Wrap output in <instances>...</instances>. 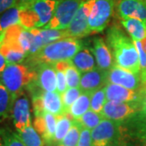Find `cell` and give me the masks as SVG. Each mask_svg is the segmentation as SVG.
<instances>
[{
	"label": "cell",
	"mask_w": 146,
	"mask_h": 146,
	"mask_svg": "<svg viewBox=\"0 0 146 146\" xmlns=\"http://www.w3.org/2000/svg\"><path fill=\"white\" fill-rule=\"evenodd\" d=\"M107 42L113 52L115 66L136 75L141 74L139 54L133 40L126 36L119 27L114 25L108 30Z\"/></svg>",
	"instance_id": "6da1fadb"
},
{
	"label": "cell",
	"mask_w": 146,
	"mask_h": 146,
	"mask_svg": "<svg viewBox=\"0 0 146 146\" xmlns=\"http://www.w3.org/2000/svg\"><path fill=\"white\" fill-rule=\"evenodd\" d=\"M82 44L77 39L65 38L42 47L38 51L29 56L33 65L54 63L70 60L81 50Z\"/></svg>",
	"instance_id": "7a4b0ae2"
},
{
	"label": "cell",
	"mask_w": 146,
	"mask_h": 146,
	"mask_svg": "<svg viewBox=\"0 0 146 146\" xmlns=\"http://www.w3.org/2000/svg\"><path fill=\"white\" fill-rule=\"evenodd\" d=\"M57 3L56 0H36L20 7L21 25L26 29L44 28L51 21Z\"/></svg>",
	"instance_id": "3957f363"
},
{
	"label": "cell",
	"mask_w": 146,
	"mask_h": 146,
	"mask_svg": "<svg viewBox=\"0 0 146 146\" xmlns=\"http://www.w3.org/2000/svg\"><path fill=\"white\" fill-rule=\"evenodd\" d=\"M36 77V73L26 65L21 63H7L0 75V81L11 94L13 99L23 89L29 85Z\"/></svg>",
	"instance_id": "277c9868"
},
{
	"label": "cell",
	"mask_w": 146,
	"mask_h": 146,
	"mask_svg": "<svg viewBox=\"0 0 146 146\" xmlns=\"http://www.w3.org/2000/svg\"><path fill=\"white\" fill-rule=\"evenodd\" d=\"M85 0H59L51 21L43 29H67L77 11Z\"/></svg>",
	"instance_id": "5b68a950"
},
{
	"label": "cell",
	"mask_w": 146,
	"mask_h": 146,
	"mask_svg": "<svg viewBox=\"0 0 146 146\" xmlns=\"http://www.w3.org/2000/svg\"><path fill=\"white\" fill-rule=\"evenodd\" d=\"M115 0H95L89 18L90 33H98L107 26L114 11Z\"/></svg>",
	"instance_id": "8992f818"
},
{
	"label": "cell",
	"mask_w": 146,
	"mask_h": 146,
	"mask_svg": "<svg viewBox=\"0 0 146 146\" xmlns=\"http://www.w3.org/2000/svg\"><path fill=\"white\" fill-rule=\"evenodd\" d=\"M94 146H117L119 138V122L104 119L91 131Z\"/></svg>",
	"instance_id": "52a82bcc"
},
{
	"label": "cell",
	"mask_w": 146,
	"mask_h": 146,
	"mask_svg": "<svg viewBox=\"0 0 146 146\" xmlns=\"http://www.w3.org/2000/svg\"><path fill=\"white\" fill-rule=\"evenodd\" d=\"M95 0H85L75 15L71 24L66 30L69 38H81L90 34L89 18Z\"/></svg>",
	"instance_id": "ba28073f"
},
{
	"label": "cell",
	"mask_w": 146,
	"mask_h": 146,
	"mask_svg": "<svg viewBox=\"0 0 146 146\" xmlns=\"http://www.w3.org/2000/svg\"><path fill=\"white\" fill-rule=\"evenodd\" d=\"M141 109L140 101L133 102H117L108 101L104 105L101 115L107 119L123 122L136 115Z\"/></svg>",
	"instance_id": "9c48e42d"
},
{
	"label": "cell",
	"mask_w": 146,
	"mask_h": 146,
	"mask_svg": "<svg viewBox=\"0 0 146 146\" xmlns=\"http://www.w3.org/2000/svg\"><path fill=\"white\" fill-rule=\"evenodd\" d=\"M11 114L16 131L23 130L28 126L31 125L29 102L26 95L23 92L14 98Z\"/></svg>",
	"instance_id": "30bf717a"
},
{
	"label": "cell",
	"mask_w": 146,
	"mask_h": 146,
	"mask_svg": "<svg viewBox=\"0 0 146 146\" xmlns=\"http://www.w3.org/2000/svg\"><path fill=\"white\" fill-rule=\"evenodd\" d=\"M108 71L96 68L87 72L82 73L80 82V89L82 92L93 94L102 89L108 84Z\"/></svg>",
	"instance_id": "8fae6325"
},
{
	"label": "cell",
	"mask_w": 146,
	"mask_h": 146,
	"mask_svg": "<svg viewBox=\"0 0 146 146\" xmlns=\"http://www.w3.org/2000/svg\"><path fill=\"white\" fill-rule=\"evenodd\" d=\"M108 84H119L131 90L139 89L141 83V76L114 65L108 71Z\"/></svg>",
	"instance_id": "7c38bea8"
},
{
	"label": "cell",
	"mask_w": 146,
	"mask_h": 146,
	"mask_svg": "<svg viewBox=\"0 0 146 146\" xmlns=\"http://www.w3.org/2000/svg\"><path fill=\"white\" fill-rule=\"evenodd\" d=\"M36 69V77L34 80L36 85L46 92H55L57 89V76L54 64H38Z\"/></svg>",
	"instance_id": "4fadbf2b"
},
{
	"label": "cell",
	"mask_w": 146,
	"mask_h": 146,
	"mask_svg": "<svg viewBox=\"0 0 146 146\" xmlns=\"http://www.w3.org/2000/svg\"><path fill=\"white\" fill-rule=\"evenodd\" d=\"M118 12L122 20L136 18L146 21V2L145 0H119Z\"/></svg>",
	"instance_id": "5bb4252c"
},
{
	"label": "cell",
	"mask_w": 146,
	"mask_h": 146,
	"mask_svg": "<svg viewBox=\"0 0 146 146\" xmlns=\"http://www.w3.org/2000/svg\"><path fill=\"white\" fill-rule=\"evenodd\" d=\"M106 95L107 102H133L140 101V93L128 89L119 84H107L106 86ZM141 102V101H140Z\"/></svg>",
	"instance_id": "9a60e30c"
},
{
	"label": "cell",
	"mask_w": 146,
	"mask_h": 146,
	"mask_svg": "<svg viewBox=\"0 0 146 146\" xmlns=\"http://www.w3.org/2000/svg\"><path fill=\"white\" fill-rule=\"evenodd\" d=\"M93 52L99 68L105 71H109L113 67L112 54L108 46L102 38L94 39Z\"/></svg>",
	"instance_id": "2e32d148"
},
{
	"label": "cell",
	"mask_w": 146,
	"mask_h": 146,
	"mask_svg": "<svg viewBox=\"0 0 146 146\" xmlns=\"http://www.w3.org/2000/svg\"><path fill=\"white\" fill-rule=\"evenodd\" d=\"M123 26L133 41H143L146 38V21L136 18H126L121 21Z\"/></svg>",
	"instance_id": "e0dca14e"
},
{
	"label": "cell",
	"mask_w": 146,
	"mask_h": 146,
	"mask_svg": "<svg viewBox=\"0 0 146 146\" xmlns=\"http://www.w3.org/2000/svg\"><path fill=\"white\" fill-rule=\"evenodd\" d=\"M73 66L77 68L80 73L87 72L96 68V63L94 55L91 54L89 49L80 50L71 59Z\"/></svg>",
	"instance_id": "ac0fdd59"
},
{
	"label": "cell",
	"mask_w": 146,
	"mask_h": 146,
	"mask_svg": "<svg viewBox=\"0 0 146 146\" xmlns=\"http://www.w3.org/2000/svg\"><path fill=\"white\" fill-rule=\"evenodd\" d=\"M42 99L45 111L51 113L54 115L63 114V106L61 95L55 92H46L44 91L42 94Z\"/></svg>",
	"instance_id": "d6986e66"
},
{
	"label": "cell",
	"mask_w": 146,
	"mask_h": 146,
	"mask_svg": "<svg viewBox=\"0 0 146 146\" xmlns=\"http://www.w3.org/2000/svg\"><path fill=\"white\" fill-rule=\"evenodd\" d=\"M56 120L57 123L54 142L59 145L63 140V138L68 134L74 119L69 113H63L62 115H57Z\"/></svg>",
	"instance_id": "ffe728a7"
},
{
	"label": "cell",
	"mask_w": 146,
	"mask_h": 146,
	"mask_svg": "<svg viewBox=\"0 0 146 146\" xmlns=\"http://www.w3.org/2000/svg\"><path fill=\"white\" fill-rule=\"evenodd\" d=\"M91 93L82 92L81 95L73 103L69 110V114L72 116L74 119H78L84 114H85L90 107Z\"/></svg>",
	"instance_id": "44dd1931"
},
{
	"label": "cell",
	"mask_w": 146,
	"mask_h": 146,
	"mask_svg": "<svg viewBox=\"0 0 146 146\" xmlns=\"http://www.w3.org/2000/svg\"><path fill=\"white\" fill-rule=\"evenodd\" d=\"M21 25L20 7L15 6L0 15V33H3L9 27Z\"/></svg>",
	"instance_id": "7402d4cb"
},
{
	"label": "cell",
	"mask_w": 146,
	"mask_h": 146,
	"mask_svg": "<svg viewBox=\"0 0 146 146\" xmlns=\"http://www.w3.org/2000/svg\"><path fill=\"white\" fill-rule=\"evenodd\" d=\"M26 146H44V141L32 125L16 132Z\"/></svg>",
	"instance_id": "603a6c76"
},
{
	"label": "cell",
	"mask_w": 146,
	"mask_h": 146,
	"mask_svg": "<svg viewBox=\"0 0 146 146\" xmlns=\"http://www.w3.org/2000/svg\"><path fill=\"white\" fill-rule=\"evenodd\" d=\"M13 102L14 99L10 92L0 81V121L10 115Z\"/></svg>",
	"instance_id": "cb8c5ba5"
},
{
	"label": "cell",
	"mask_w": 146,
	"mask_h": 146,
	"mask_svg": "<svg viewBox=\"0 0 146 146\" xmlns=\"http://www.w3.org/2000/svg\"><path fill=\"white\" fill-rule=\"evenodd\" d=\"M0 52L5 57L7 63H21L28 56L21 48L7 45H0Z\"/></svg>",
	"instance_id": "d4e9b609"
},
{
	"label": "cell",
	"mask_w": 146,
	"mask_h": 146,
	"mask_svg": "<svg viewBox=\"0 0 146 146\" xmlns=\"http://www.w3.org/2000/svg\"><path fill=\"white\" fill-rule=\"evenodd\" d=\"M43 117L45 120V130L42 138L45 143L51 144L52 142H54V134L56 131V123H57L56 116L51 113L45 111L43 113Z\"/></svg>",
	"instance_id": "484cf974"
},
{
	"label": "cell",
	"mask_w": 146,
	"mask_h": 146,
	"mask_svg": "<svg viewBox=\"0 0 146 146\" xmlns=\"http://www.w3.org/2000/svg\"><path fill=\"white\" fill-rule=\"evenodd\" d=\"M105 118L101 115V113H97L92 110H89L85 114H84L80 119L75 120H76L77 123L83 128L93 130Z\"/></svg>",
	"instance_id": "4316f807"
},
{
	"label": "cell",
	"mask_w": 146,
	"mask_h": 146,
	"mask_svg": "<svg viewBox=\"0 0 146 146\" xmlns=\"http://www.w3.org/2000/svg\"><path fill=\"white\" fill-rule=\"evenodd\" d=\"M82 127L79 124L76 120H73L72 124L68 131V134L63 138L60 144L67 146H77L80 137V133Z\"/></svg>",
	"instance_id": "83f0119b"
},
{
	"label": "cell",
	"mask_w": 146,
	"mask_h": 146,
	"mask_svg": "<svg viewBox=\"0 0 146 146\" xmlns=\"http://www.w3.org/2000/svg\"><path fill=\"white\" fill-rule=\"evenodd\" d=\"M40 33L42 35L44 46H46L48 44H50L52 42H57L62 39L69 38L66 33V30L42 29H40Z\"/></svg>",
	"instance_id": "f1b7e54d"
},
{
	"label": "cell",
	"mask_w": 146,
	"mask_h": 146,
	"mask_svg": "<svg viewBox=\"0 0 146 146\" xmlns=\"http://www.w3.org/2000/svg\"><path fill=\"white\" fill-rule=\"evenodd\" d=\"M81 94L82 91L80 88H68L63 94H61L64 113H69L71 106L81 95Z\"/></svg>",
	"instance_id": "f546056e"
},
{
	"label": "cell",
	"mask_w": 146,
	"mask_h": 146,
	"mask_svg": "<svg viewBox=\"0 0 146 146\" xmlns=\"http://www.w3.org/2000/svg\"><path fill=\"white\" fill-rule=\"evenodd\" d=\"M106 87L98 89L92 94L91 102H90V109L94 112L101 113L102 110L106 104Z\"/></svg>",
	"instance_id": "4dcf8cb0"
},
{
	"label": "cell",
	"mask_w": 146,
	"mask_h": 146,
	"mask_svg": "<svg viewBox=\"0 0 146 146\" xmlns=\"http://www.w3.org/2000/svg\"><path fill=\"white\" fill-rule=\"evenodd\" d=\"M65 76L68 88H79L80 82V72L72 63L65 70Z\"/></svg>",
	"instance_id": "1f68e13d"
},
{
	"label": "cell",
	"mask_w": 146,
	"mask_h": 146,
	"mask_svg": "<svg viewBox=\"0 0 146 146\" xmlns=\"http://www.w3.org/2000/svg\"><path fill=\"white\" fill-rule=\"evenodd\" d=\"M3 146H26L17 133L9 130H0Z\"/></svg>",
	"instance_id": "d6a6232c"
},
{
	"label": "cell",
	"mask_w": 146,
	"mask_h": 146,
	"mask_svg": "<svg viewBox=\"0 0 146 146\" xmlns=\"http://www.w3.org/2000/svg\"><path fill=\"white\" fill-rule=\"evenodd\" d=\"M57 76V89L56 92L60 94H63L67 90V80L65 76V71H56Z\"/></svg>",
	"instance_id": "836d02e7"
},
{
	"label": "cell",
	"mask_w": 146,
	"mask_h": 146,
	"mask_svg": "<svg viewBox=\"0 0 146 146\" xmlns=\"http://www.w3.org/2000/svg\"><path fill=\"white\" fill-rule=\"evenodd\" d=\"M77 146H94L92 143L91 132L89 129L82 127L80 137Z\"/></svg>",
	"instance_id": "e575fe53"
},
{
	"label": "cell",
	"mask_w": 146,
	"mask_h": 146,
	"mask_svg": "<svg viewBox=\"0 0 146 146\" xmlns=\"http://www.w3.org/2000/svg\"><path fill=\"white\" fill-rule=\"evenodd\" d=\"M135 46H136L137 52L139 54V58H140V63H141V71L146 69V52L142 46V43L140 41H133Z\"/></svg>",
	"instance_id": "d590c367"
},
{
	"label": "cell",
	"mask_w": 146,
	"mask_h": 146,
	"mask_svg": "<svg viewBox=\"0 0 146 146\" xmlns=\"http://www.w3.org/2000/svg\"><path fill=\"white\" fill-rule=\"evenodd\" d=\"M16 6V0H0V15Z\"/></svg>",
	"instance_id": "8d00e7d4"
},
{
	"label": "cell",
	"mask_w": 146,
	"mask_h": 146,
	"mask_svg": "<svg viewBox=\"0 0 146 146\" xmlns=\"http://www.w3.org/2000/svg\"><path fill=\"white\" fill-rule=\"evenodd\" d=\"M139 93H140V100L141 104V113L146 118V85L144 84V88Z\"/></svg>",
	"instance_id": "74e56055"
},
{
	"label": "cell",
	"mask_w": 146,
	"mask_h": 146,
	"mask_svg": "<svg viewBox=\"0 0 146 146\" xmlns=\"http://www.w3.org/2000/svg\"><path fill=\"white\" fill-rule=\"evenodd\" d=\"M7 65V62L6 60L5 57L3 55V54L0 52V75L4 71V69Z\"/></svg>",
	"instance_id": "f35d334b"
},
{
	"label": "cell",
	"mask_w": 146,
	"mask_h": 146,
	"mask_svg": "<svg viewBox=\"0 0 146 146\" xmlns=\"http://www.w3.org/2000/svg\"><path fill=\"white\" fill-rule=\"evenodd\" d=\"M36 0H16V6L19 7H24L33 3Z\"/></svg>",
	"instance_id": "ab89813d"
},
{
	"label": "cell",
	"mask_w": 146,
	"mask_h": 146,
	"mask_svg": "<svg viewBox=\"0 0 146 146\" xmlns=\"http://www.w3.org/2000/svg\"><path fill=\"white\" fill-rule=\"evenodd\" d=\"M141 43H142V46H143L144 50H145L146 52V38L145 39H144L143 41H141Z\"/></svg>",
	"instance_id": "60d3db41"
},
{
	"label": "cell",
	"mask_w": 146,
	"mask_h": 146,
	"mask_svg": "<svg viewBox=\"0 0 146 146\" xmlns=\"http://www.w3.org/2000/svg\"><path fill=\"white\" fill-rule=\"evenodd\" d=\"M0 146H3V140H2L1 135H0Z\"/></svg>",
	"instance_id": "b9f144b4"
},
{
	"label": "cell",
	"mask_w": 146,
	"mask_h": 146,
	"mask_svg": "<svg viewBox=\"0 0 146 146\" xmlns=\"http://www.w3.org/2000/svg\"><path fill=\"white\" fill-rule=\"evenodd\" d=\"M57 146H67V145H62V144H59V145H58Z\"/></svg>",
	"instance_id": "7bdbcfd3"
},
{
	"label": "cell",
	"mask_w": 146,
	"mask_h": 146,
	"mask_svg": "<svg viewBox=\"0 0 146 146\" xmlns=\"http://www.w3.org/2000/svg\"><path fill=\"white\" fill-rule=\"evenodd\" d=\"M142 146H146V141H145V143L143 144V145H142Z\"/></svg>",
	"instance_id": "ee69618b"
},
{
	"label": "cell",
	"mask_w": 146,
	"mask_h": 146,
	"mask_svg": "<svg viewBox=\"0 0 146 146\" xmlns=\"http://www.w3.org/2000/svg\"><path fill=\"white\" fill-rule=\"evenodd\" d=\"M0 37H1V33H0Z\"/></svg>",
	"instance_id": "f6af8a7d"
},
{
	"label": "cell",
	"mask_w": 146,
	"mask_h": 146,
	"mask_svg": "<svg viewBox=\"0 0 146 146\" xmlns=\"http://www.w3.org/2000/svg\"><path fill=\"white\" fill-rule=\"evenodd\" d=\"M56 1H59V0H56Z\"/></svg>",
	"instance_id": "bcb514c9"
},
{
	"label": "cell",
	"mask_w": 146,
	"mask_h": 146,
	"mask_svg": "<svg viewBox=\"0 0 146 146\" xmlns=\"http://www.w3.org/2000/svg\"><path fill=\"white\" fill-rule=\"evenodd\" d=\"M145 2H146V0H145Z\"/></svg>",
	"instance_id": "7dc6e473"
}]
</instances>
